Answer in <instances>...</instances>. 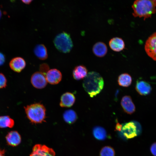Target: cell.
I'll return each mask as SVG.
<instances>
[{
	"label": "cell",
	"mask_w": 156,
	"mask_h": 156,
	"mask_svg": "<svg viewBox=\"0 0 156 156\" xmlns=\"http://www.w3.org/2000/svg\"><path fill=\"white\" fill-rule=\"evenodd\" d=\"M104 85L103 77L99 73L95 71L88 73L83 83L84 89L91 97L96 96L99 93Z\"/></svg>",
	"instance_id": "cell-1"
},
{
	"label": "cell",
	"mask_w": 156,
	"mask_h": 156,
	"mask_svg": "<svg viewBox=\"0 0 156 156\" xmlns=\"http://www.w3.org/2000/svg\"><path fill=\"white\" fill-rule=\"evenodd\" d=\"M132 7L134 17L143 18L144 19L151 17L156 12V1L135 0Z\"/></svg>",
	"instance_id": "cell-2"
},
{
	"label": "cell",
	"mask_w": 156,
	"mask_h": 156,
	"mask_svg": "<svg viewBox=\"0 0 156 156\" xmlns=\"http://www.w3.org/2000/svg\"><path fill=\"white\" fill-rule=\"evenodd\" d=\"M27 116L31 122L38 124L45 121L46 109L44 105L36 103L24 107Z\"/></svg>",
	"instance_id": "cell-3"
},
{
	"label": "cell",
	"mask_w": 156,
	"mask_h": 156,
	"mask_svg": "<svg viewBox=\"0 0 156 156\" xmlns=\"http://www.w3.org/2000/svg\"><path fill=\"white\" fill-rule=\"evenodd\" d=\"M53 43L56 49L60 52L64 53L69 52L73 47L70 35L64 31L55 36Z\"/></svg>",
	"instance_id": "cell-4"
},
{
	"label": "cell",
	"mask_w": 156,
	"mask_h": 156,
	"mask_svg": "<svg viewBox=\"0 0 156 156\" xmlns=\"http://www.w3.org/2000/svg\"><path fill=\"white\" fill-rule=\"evenodd\" d=\"M144 50L148 55L156 61V32L152 34L146 40Z\"/></svg>",
	"instance_id": "cell-5"
},
{
	"label": "cell",
	"mask_w": 156,
	"mask_h": 156,
	"mask_svg": "<svg viewBox=\"0 0 156 156\" xmlns=\"http://www.w3.org/2000/svg\"><path fill=\"white\" fill-rule=\"evenodd\" d=\"M121 132L123 136L127 139L135 138L137 135L136 125L133 122H129L122 125Z\"/></svg>",
	"instance_id": "cell-6"
},
{
	"label": "cell",
	"mask_w": 156,
	"mask_h": 156,
	"mask_svg": "<svg viewBox=\"0 0 156 156\" xmlns=\"http://www.w3.org/2000/svg\"><path fill=\"white\" fill-rule=\"evenodd\" d=\"M31 81L34 87L38 89L45 87L47 82L45 75L40 72H36L32 75Z\"/></svg>",
	"instance_id": "cell-7"
},
{
	"label": "cell",
	"mask_w": 156,
	"mask_h": 156,
	"mask_svg": "<svg viewBox=\"0 0 156 156\" xmlns=\"http://www.w3.org/2000/svg\"><path fill=\"white\" fill-rule=\"evenodd\" d=\"M46 75L47 82L51 84L58 83L62 79L61 73L59 70L55 68L49 70Z\"/></svg>",
	"instance_id": "cell-8"
},
{
	"label": "cell",
	"mask_w": 156,
	"mask_h": 156,
	"mask_svg": "<svg viewBox=\"0 0 156 156\" xmlns=\"http://www.w3.org/2000/svg\"><path fill=\"white\" fill-rule=\"evenodd\" d=\"M121 105L124 112L131 114L135 112V107L130 96L126 95L122 97Z\"/></svg>",
	"instance_id": "cell-9"
},
{
	"label": "cell",
	"mask_w": 156,
	"mask_h": 156,
	"mask_svg": "<svg viewBox=\"0 0 156 156\" xmlns=\"http://www.w3.org/2000/svg\"><path fill=\"white\" fill-rule=\"evenodd\" d=\"M26 66L25 60L21 57L13 58L9 63V66L11 69L17 73L21 72L25 68Z\"/></svg>",
	"instance_id": "cell-10"
},
{
	"label": "cell",
	"mask_w": 156,
	"mask_h": 156,
	"mask_svg": "<svg viewBox=\"0 0 156 156\" xmlns=\"http://www.w3.org/2000/svg\"><path fill=\"white\" fill-rule=\"evenodd\" d=\"M75 101V98L73 94L66 92L61 96L60 105L62 107H70L73 105Z\"/></svg>",
	"instance_id": "cell-11"
},
{
	"label": "cell",
	"mask_w": 156,
	"mask_h": 156,
	"mask_svg": "<svg viewBox=\"0 0 156 156\" xmlns=\"http://www.w3.org/2000/svg\"><path fill=\"white\" fill-rule=\"evenodd\" d=\"M6 140L8 144L12 146H15L19 144L21 141V137L16 131H12L7 135Z\"/></svg>",
	"instance_id": "cell-12"
},
{
	"label": "cell",
	"mask_w": 156,
	"mask_h": 156,
	"mask_svg": "<svg viewBox=\"0 0 156 156\" xmlns=\"http://www.w3.org/2000/svg\"><path fill=\"white\" fill-rule=\"evenodd\" d=\"M109 45L111 49L116 52H120L125 48V43L124 40L121 38L115 37L109 40Z\"/></svg>",
	"instance_id": "cell-13"
},
{
	"label": "cell",
	"mask_w": 156,
	"mask_h": 156,
	"mask_svg": "<svg viewBox=\"0 0 156 156\" xmlns=\"http://www.w3.org/2000/svg\"><path fill=\"white\" fill-rule=\"evenodd\" d=\"M135 89L139 94L145 96L150 93L152 88L148 83L143 81H138L136 83Z\"/></svg>",
	"instance_id": "cell-14"
},
{
	"label": "cell",
	"mask_w": 156,
	"mask_h": 156,
	"mask_svg": "<svg viewBox=\"0 0 156 156\" xmlns=\"http://www.w3.org/2000/svg\"><path fill=\"white\" fill-rule=\"evenodd\" d=\"M92 51L96 56L99 57H102L104 56L107 53V47L103 42H98L93 46Z\"/></svg>",
	"instance_id": "cell-15"
},
{
	"label": "cell",
	"mask_w": 156,
	"mask_h": 156,
	"mask_svg": "<svg viewBox=\"0 0 156 156\" xmlns=\"http://www.w3.org/2000/svg\"><path fill=\"white\" fill-rule=\"evenodd\" d=\"M88 74L86 68L83 65H79L75 66L73 71L74 78L76 80H80L84 79Z\"/></svg>",
	"instance_id": "cell-16"
},
{
	"label": "cell",
	"mask_w": 156,
	"mask_h": 156,
	"mask_svg": "<svg viewBox=\"0 0 156 156\" xmlns=\"http://www.w3.org/2000/svg\"><path fill=\"white\" fill-rule=\"evenodd\" d=\"M34 52L36 56L39 59L44 60L48 57V53L45 46L42 44H38L35 47Z\"/></svg>",
	"instance_id": "cell-17"
},
{
	"label": "cell",
	"mask_w": 156,
	"mask_h": 156,
	"mask_svg": "<svg viewBox=\"0 0 156 156\" xmlns=\"http://www.w3.org/2000/svg\"><path fill=\"white\" fill-rule=\"evenodd\" d=\"M63 118L64 121L68 124L74 123L77 119L76 112L72 109L65 111L63 114Z\"/></svg>",
	"instance_id": "cell-18"
},
{
	"label": "cell",
	"mask_w": 156,
	"mask_h": 156,
	"mask_svg": "<svg viewBox=\"0 0 156 156\" xmlns=\"http://www.w3.org/2000/svg\"><path fill=\"white\" fill-rule=\"evenodd\" d=\"M94 137L99 140H105L107 138V132L104 128L101 126L94 127L92 131Z\"/></svg>",
	"instance_id": "cell-19"
},
{
	"label": "cell",
	"mask_w": 156,
	"mask_h": 156,
	"mask_svg": "<svg viewBox=\"0 0 156 156\" xmlns=\"http://www.w3.org/2000/svg\"><path fill=\"white\" fill-rule=\"evenodd\" d=\"M131 77L127 73H124L120 75L118 77V84L123 87L129 86L132 83Z\"/></svg>",
	"instance_id": "cell-20"
},
{
	"label": "cell",
	"mask_w": 156,
	"mask_h": 156,
	"mask_svg": "<svg viewBox=\"0 0 156 156\" xmlns=\"http://www.w3.org/2000/svg\"><path fill=\"white\" fill-rule=\"evenodd\" d=\"M14 120L8 116H0V128H12L14 125Z\"/></svg>",
	"instance_id": "cell-21"
},
{
	"label": "cell",
	"mask_w": 156,
	"mask_h": 156,
	"mask_svg": "<svg viewBox=\"0 0 156 156\" xmlns=\"http://www.w3.org/2000/svg\"><path fill=\"white\" fill-rule=\"evenodd\" d=\"M115 152L112 147L106 146L103 147L100 153V156H115Z\"/></svg>",
	"instance_id": "cell-22"
},
{
	"label": "cell",
	"mask_w": 156,
	"mask_h": 156,
	"mask_svg": "<svg viewBox=\"0 0 156 156\" xmlns=\"http://www.w3.org/2000/svg\"><path fill=\"white\" fill-rule=\"evenodd\" d=\"M44 154L43 145L38 144L33 147L30 156H44Z\"/></svg>",
	"instance_id": "cell-23"
},
{
	"label": "cell",
	"mask_w": 156,
	"mask_h": 156,
	"mask_svg": "<svg viewBox=\"0 0 156 156\" xmlns=\"http://www.w3.org/2000/svg\"><path fill=\"white\" fill-rule=\"evenodd\" d=\"M44 156H55V153L53 150L45 145H43Z\"/></svg>",
	"instance_id": "cell-24"
},
{
	"label": "cell",
	"mask_w": 156,
	"mask_h": 156,
	"mask_svg": "<svg viewBox=\"0 0 156 156\" xmlns=\"http://www.w3.org/2000/svg\"><path fill=\"white\" fill-rule=\"evenodd\" d=\"M7 80L4 75L0 73V89L5 88L7 86Z\"/></svg>",
	"instance_id": "cell-25"
},
{
	"label": "cell",
	"mask_w": 156,
	"mask_h": 156,
	"mask_svg": "<svg viewBox=\"0 0 156 156\" xmlns=\"http://www.w3.org/2000/svg\"><path fill=\"white\" fill-rule=\"evenodd\" d=\"M49 65L46 63L42 64L40 66V72L43 73L44 75L46 74L47 72L49 70Z\"/></svg>",
	"instance_id": "cell-26"
},
{
	"label": "cell",
	"mask_w": 156,
	"mask_h": 156,
	"mask_svg": "<svg viewBox=\"0 0 156 156\" xmlns=\"http://www.w3.org/2000/svg\"><path fill=\"white\" fill-rule=\"evenodd\" d=\"M150 151L154 156H156V142L153 144L150 147Z\"/></svg>",
	"instance_id": "cell-27"
},
{
	"label": "cell",
	"mask_w": 156,
	"mask_h": 156,
	"mask_svg": "<svg viewBox=\"0 0 156 156\" xmlns=\"http://www.w3.org/2000/svg\"><path fill=\"white\" fill-rule=\"evenodd\" d=\"M5 57L4 55L0 52V66L3 65L5 61Z\"/></svg>",
	"instance_id": "cell-28"
},
{
	"label": "cell",
	"mask_w": 156,
	"mask_h": 156,
	"mask_svg": "<svg viewBox=\"0 0 156 156\" xmlns=\"http://www.w3.org/2000/svg\"><path fill=\"white\" fill-rule=\"evenodd\" d=\"M122 125L120 124L118 122L117 123L116 127V130L120 131L121 130Z\"/></svg>",
	"instance_id": "cell-29"
},
{
	"label": "cell",
	"mask_w": 156,
	"mask_h": 156,
	"mask_svg": "<svg viewBox=\"0 0 156 156\" xmlns=\"http://www.w3.org/2000/svg\"><path fill=\"white\" fill-rule=\"evenodd\" d=\"M23 3L26 4H29L33 0H21Z\"/></svg>",
	"instance_id": "cell-30"
},
{
	"label": "cell",
	"mask_w": 156,
	"mask_h": 156,
	"mask_svg": "<svg viewBox=\"0 0 156 156\" xmlns=\"http://www.w3.org/2000/svg\"><path fill=\"white\" fill-rule=\"evenodd\" d=\"M5 151L0 148V156H5Z\"/></svg>",
	"instance_id": "cell-31"
},
{
	"label": "cell",
	"mask_w": 156,
	"mask_h": 156,
	"mask_svg": "<svg viewBox=\"0 0 156 156\" xmlns=\"http://www.w3.org/2000/svg\"><path fill=\"white\" fill-rule=\"evenodd\" d=\"M2 16V12L1 10L0 9V19L1 18Z\"/></svg>",
	"instance_id": "cell-32"
},
{
	"label": "cell",
	"mask_w": 156,
	"mask_h": 156,
	"mask_svg": "<svg viewBox=\"0 0 156 156\" xmlns=\"http://www.w3.org/2000/svg\"><path fill=\"white\" fill-rule=\"evenodd\" d=\"M155 0V1H156V0Z\"/></svg>",
	"instance_id": "cell-33"
}]
</instances>
